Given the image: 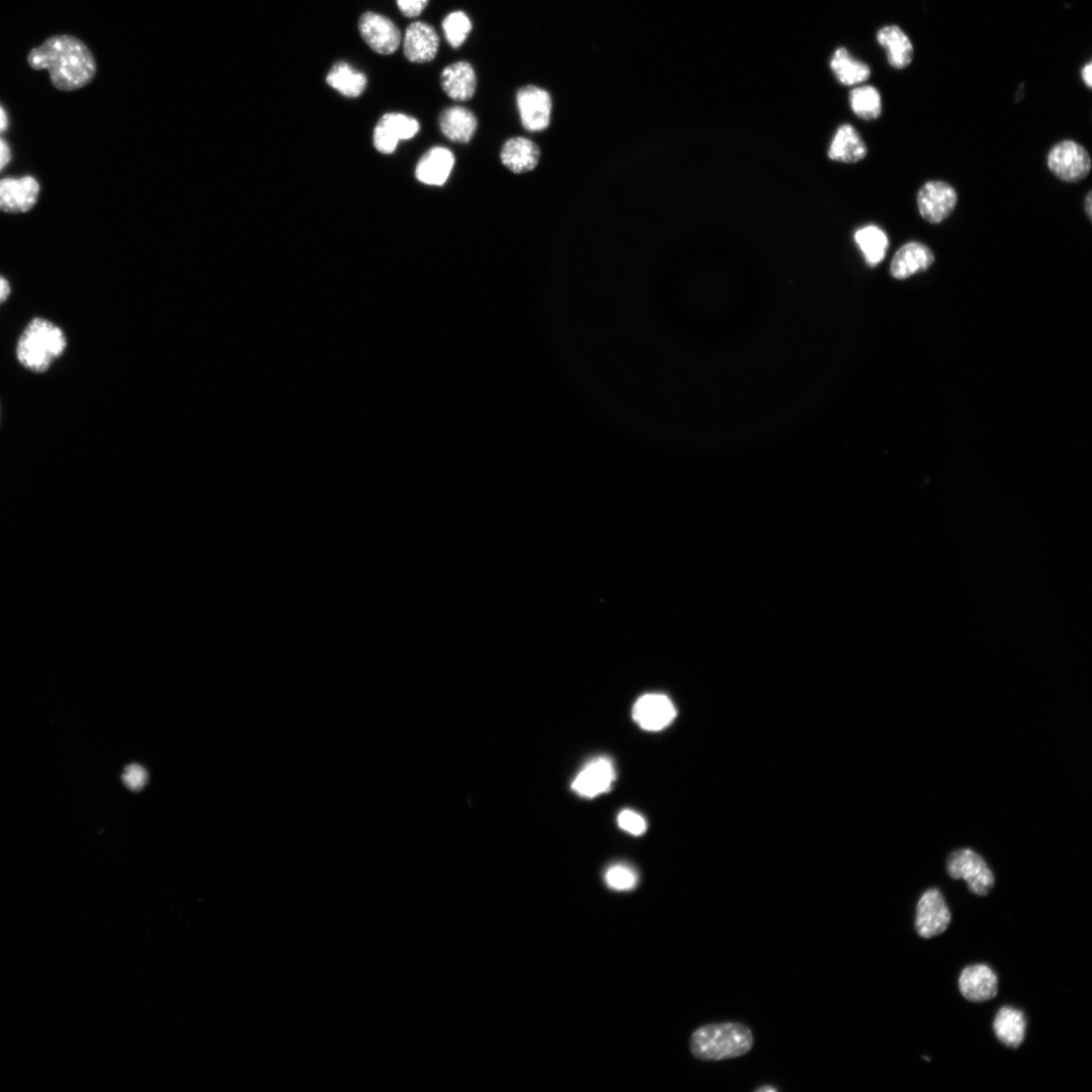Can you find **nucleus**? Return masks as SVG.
Masks as SVG:
<instances>
[{"mask_svg":"<svg viewBox=\"0 0 1092 1092\" xmlns=\"http://www.w3.org/2000/svg\"><path fill=\"white\" fill-rule=\"evenodd\" d=\"M326 82L346 98H359L367 89L368 79L364 72L351 64L338 61L328 72Z\"/></svg>","mask_w":1092,"mask_h":1092,"instance_id":"nucleus-24","label":"nucleus"},{"mask_svg":"<svg viewBox=\"0 0 1092 1092\" xmlns=\"http://www.w3.org/2000/svg\"><path fill=\"white\" fill-rule=\"evenodd\" d=\"M146 770L137 764L129 765L123 774V782L129 791L140 792L147 783Z\"/></svg>","mask_w":1092,"mask_h":1092,"instance_id":"nucleus-31","label":"nucleus"},{"mask_svg":"<svg viewBox=\"0 0 1092 1092\" xmlns=\"http://www.w3.org/2000/svg\"><path fill=\"white\" fill-rule=\"evenodd\" d=\"M429 0H397L401 13L407 18H416L426 9Z\"/></svg>","mask_w":1092,"mask_h":1092,"instance_id":"nucleus-32","label":"nucleus"},{"mask_svg":"<svg viewBox=\"0 0 1092 1092\" xmlns=\"http://www.w3.org/2000/svg\"><path fill=\"white\" fill-rule=\"evenodd\" d=\"M951 922V911L942 892L937 888L927 890L916 906L917 935L923 939L938 937L947 931Z\"/></svg>","mask_w":1092,"mask_h":1092,"instance_id":"nucleus-6","label":"nucleus"},{"mask_svg":"<svg viewBox=\"0 0 1092 1092\" xmlns=\"http://www.w3.org/2000/svg\"><path fill=\"white\" fill-rule=\"evenodd\" d=\"M851 108L855 115L865 121L877 120L882 113V101L880 92L873 86H862L852 91Z\"/></svg>","mask_w":1092,"mask_h":1092,"instance_id":"nucleus-27","label":"nucleus"},{"mask_svg":"<svg viewBox=\"0 0 1092 1092\" xmlns=\"http://www.w3.org/2000/svg\"><path fill=\"white\" fill-rule=\"evenodd\" d=\"M440 126L444 135L456 143H468L477 128V119L472 112L463 107H451L440 118Z\"/></svg>","mask_w":1092,"mask_h":1092,"instance_id":"nucleus-21","label":"nucleus"},{"mask_svg":"<svg viewBox=\"0 0 1092 1092\" xmlns=\"http://www.w3.org/2000/svg\"><path fill=\"white\" fill-rule=\"evenodd\" d=\"M445 36L453 48H460L471 31V22L463 12H454L443 22Z\"/></svg>","mask_w":1092,"mask_h":1092,"instance_id":"nucleus-28","label":"nucleus"},{"mask_svg":"<svg viewBox=\"0 0 1092 1092\" xmlns=\"http://www.w3.org/2000/svg\"><path fill=\"white\" fill-rule=\"evenodd\" d=\"M40 186L31 177L0 181V210L10 213L26 212L39 199Z\"/></svg>","mask_w":1092,"mask_h":1092,"instance_id":"nucleus-13","label":"nucleus"},{"mask_svg":"<svg viewBox=\"0 0 1092 1092\" xmlns=\"http://www.w3.org/2000/svg\"><path fill=\"white\" fill-rule=\"evenodd\" d=\"M947 872L951 879L965 881L977 896H987L995 883L993 873L984 859L970 849L952 853L947 860Z\"/></svg>","mask_w":1092,"mask_h":1092,"instance_id":"nucleus-4","label":"nucleus"},{"mask_svg":"<svg viewBox=\"0 0 1092 1092\" xmlns=\"http://www.w3.org/2000/svg\"><path fill=\"white\" fill-rule=\"evenodd\" d=\"M1048 167L1058 180L1076 184L1088 177L1091 158L1083 146L1074 141L1065 140L1051 149L1048 155Z\"/></svg>","mask_w":1092,"mask_h":1092,"instance_id":"nucleus-5","label":"nucleus"},{"mask_svg":"<svg viewBox=\"0 0 1092 1092\" xmlns=\"http://www.w3.org/2000/svg\"><path fill=\"white\" fill-rule=\"evenodd\" d=\"M958 202L956 190L945 182H929L917 194V207L924 220L940 224L954 211Z\"/></svg>","mask_w":1092,"mask_h":1092,"instance_id":"nucleus-10","label":"nucleus"},{"mask_svg":"<svg viewBox=\"0 0 1092 1092\" xmlns=\"http://www.w3.org/2000/svg\"><path fill=\"white\" fill-rule=\"evenodd\" d=\"M831 67L837 79L844 85H855L866 81L871 74L869 66L851 56L845 49H838L831 61Z\"/></svg>","mask_w":1092,"mask_h":1092,"instance_id":"nucleus-26","label":"nucleus"},{"mask_svg":"<svg viewBox=\"0 0 1092 1092\" xmlns=\"http://www.w3.org/2000/svg\"><path fill=\"white\" fill-rule=\"evenodd\" d=\"M867 153V146L858 130L846 124L838 128L827 155L834 161L856 163L863 160Z\"/></svg>","mask_w":1092,"mask_h":1092,"instance_id":"nucleus-22","label":"nucleus"},{"mask_svg":"<svg viewBox=\"0 0 1092 1092\" xmlns=\"http://www.w3.org/2000/svg\"><path fill=\"white\" fill-rule=\"evenodd\" d=\"M12 153L8 143L0 139V171H2L11 161Z\"/></svg>","mask_w":1092,"mask_h":1092,"instance_id":"nucleus-33","label":"nucleus"},{"mask_svg":"<svg viewBox=\"0 0 1092 1092\" xmlns=\"http://www.w3.org/2000/svg\"><path fill=\"white\" fill-rule=\"evenodd\" d=\"M1027 1018L1024 1012L1012 1008H1001L993 1021V1031L997 1040L1013 1050H1018L1027 1035Z\"/></svg>","mask_w":1092,"mask_h":1092,"instance_id":"nucleus-20","label":"nucleus"},{"mask_svg":"<svg viewBox=\"0 0 1092 1092\" xmlns=\"http://www.w3.org/2000/svg\"><path fill=\"white\" fill-rule=\"evenodd\" d=\"M677 711L671 699L658 693L638 698L632 710L633 720L646 731H660L676 718Z\"/></svg>","mask_w":1092,"mask_h":1092,"instance_id":"nucleus-12","label":"nucleus"},{"mask_svg":"<svg viewBox=\"0 0 1092 1092\" xmlns=\"http://www.w3.org/2000/svg\"><path fill=\"white\" fill-rule=\"evenodd\" d=\"M1081 75L1084 83L1090 89L1092 86V64L1090 62L1083 67Z\"/></svg>","mask_w":1092,"mask_h":1092,"instance_id":"nucleus-35","label":"nucleus"},{"mask_svg":"<svg viewBox=\"0 0 1092 1092\" xmlns=\"http://www.w3.org/2000/svg\"><path fill=\"white\" fill-rule=\"evenodd\" d=\"M541 155V149L534 141L515 137L504 144L501 161L513 173L522 174L535 170L540 163Z\"/></svg>","mask_w":1092,"mask_h":1092,"instance_id":"nucleus-18","label":"nucleus"},{"mask_svg":"<svg viewBox=\"0 0 1092 1092\" xmlns=\"http://www.w3.org/2000/svg\"><path fill=\"white\" fill-rule=\"evenodd\" d=\"M359 29L364 41L378 54L390 55L400 47L401 32L384 16L368 12L361 17Z\"/></svg>","mask_w":1092,"mask_h":1092,"instance_id":"nucleus-9","label":"nucleus"},{"mask_svg":"<svg viewBox=\"0 0 1092 1092\" xmlns=\"http://www.w3.org/2000/svg\"><path fill=\"white\" fill-rule=\"evenodd\" d=\"M617 780L614 761L598 757L589 762L572 783L573 792L583 798H595L613 789Z\"/></svg>","mask_w":1092,"mask_h":1092,"instance_id":"nucleus-11","label":"nucleus"},{"mask_svg":"<svg viewBox=\"0 0 1092 1092\" xmlns=\"http://www.w3.org/2000/svg\"><path fill=\"white\" fill-rule=\"evenodd\" d=\"M10 294L11 286L9 282L5 278L0 277V304L6 301Z\"/></svg>","mask_w":1092,"mask_h":1092,"instance_id":"nucleus-34","label":"nucleus"},{"mask_svg":"<svg viewBox=\"0 0 1092 1092\" xmlns=\"http://www.w3.org/2000/svg\"><path fill=\"white\" fill-rule=\"evenodd\" d=\"M9 126V119L6 111L0 107V133L5 132Z\"/></svg>","mask_w":1092,"mask_h":1092,"instance_id":"nucleus-36","label":"nucleus"},{"mask_svg":"<svg viewBox=\"0 0 1092 1092\" xmlns=\"http://www.w3.org/2000/svg\"><path fill=\"white\" fill-rule=\"evenodd\" d=\"M855 240L870 267L879 266L885 258L889 240L880 227L870 225L858 230Z\"/></svg>","mask_w":1092,"mask_h":1092,"instance_id":"nucleus-25","label":"nucleus"},{"mask_svg":"<svg viewBox=\"0 0 1092 1092\" xmlns=\"http://www.w3.org/2000/svg\"><path fill=\"white\" fill-rule=\"evenodd\" d=\"M605 882L610 889L630 891L638 883L636 872L627 865H615L605 873Z\"/></svg>","mask_w":1092,"mask_h":1092,"instance_id":"nucleus-29","label":"nucleus"},{"mask_svg":"<svg viewBox=\"0 0 1092 1092\" xmlns=\"http://www.w3.org/2000/svg\"><path fill=\"white\" fill-rule=\"evenodd\" d=\"M935 260L934 252L927 245L909 242L893 256L890 273L894 279L903 281L928 271L935 264Z\"/></svg>","mask_w":1092,"mask_h":1092,"instance_id":"nucleus-14","label":"nucleus"},{"mask_svg":"<svg viewBox=\"0 0 1092 1092\" xmlns=\"http://www.w3.org/2000/svg\"><path fill=\"white\" fill-rule=\"evenodd\" d=\"M440 48V37L435 29L426 23L411 24L405 33L404 54L412 63L432 61Z\"/></svg>","mask_w":1092,"mask_h":1092,"instance_id":"nucleus-15","label":"nucleus"},{"mask_svg":"<svg viewBox=\"0 0 1092 1092\" xmlns=\"http://www.w3.org/2000/svg\"><path fill=\"white\" fill-rule=\"evenodd\" d=\"M618 821L620 827L632 836L638 837L646 832L647 824L645 819L635 811L629 809L622 811Z\"/></svg>","mask_w":1092,"mask_h":1092,"instance_id":"nucleus-30","label":"nucleus"},{"mask_svg":"<svg viewBox=\"0 0 1092 1092\" xmlns=\"http://www.w3.org/2000/svg\"><path fill=\"white\" fill-rule=\"evenodd\" d=\"M420 130L419 122L397 113L385 114L375 127L374 145L382 154L395 152L400 141L414 138Z\"/></svg>","mask_w":1092,"mask_h":1092,"instance_id":"nucleus-8","label":"nucleus"},{"mask_svg":"<svg viewBox=\"0 0 1092 1092\" xmlns=\"http://www.w3.org/2000/svg\"><path fill=\"white\" fill-rule=\"evenodd\" d=\"M455 163V155L451 150L444 147L432 148L418 162L416 179L427 186H444L451 177Z\"/></svg>","mask_w":1092,"mask_h":1092,"instance_id":"nucleus-17","label":"nucleus"},{"mask_svg":"<svg viewBox=\"0 0 1092 1092\" xmlns=\"http://www.w3.org/2000/svg\"><path fill=\"white\" fill-rule=\"evenodd\" d=\"M441 82L444 92L454 101H469L476 90V76L467 62H457L448 66L442 73Z\"/></svg>","mask_w":1092,"mask_h":1092,"instance_id":"nucleus-19","label":"nucleus"},{"mask_svg":"<svg viewBox=\"0 0 1092 1092\" xmlns=\"http://www.w3.org/2000/svg\"><path fill=\"white\" fill-rule=\"evenodd\" d=\"M35 70L47 69L55 89L74 92L89 85L97 74L94 54L78 38L58 35L47 39L28 55Z\"/></svg>","mask_w":1092,"mask_h":1092,"instance_id":"nucleus-1","label":"nucleus"},{"mask_svg":"<svg viewBox=\"0 0 1092 1092\" xmlns=\"http://www.w3.org/2000/svg\"><path fill=\"white\" fill-rule=\"evenodd\" d=\"M959 990L971 1002H985L997 995L998 979L987 966H971L961 973Z\"/></svg>","mask_w":1092,"mask_h":1092,"instance_id":"nucleus-16","label":"nucleus"},{"mask_svg":"<svg viewBox=\"0 0 1092 1092\" xmlns=\"http://www.w3.org/2000/svg\"><path fill=\"white\" fill-rule=\"evenodd\" d=\"M878 41L886 50L890 66L896 69L906 68L912 62L914 50L907 35L897 26L882 28Z\"/></svg>","mask_w":1092,"mask_h":1092,"instance_id":"nucleus-23","label":"nucleus"},{"mask_svg":"<svg viewBox=\"0 0 1092 1092\" xmlns=\"http://www.w3.org/2000/svg\"><path fill=\"white\" fill-rule=\"evenodd\" d=\"M516 101L524 128L530 132H542L548 127L552 102L546 91L535 85L522 87L517 93Z\"/></svg>","mask_w":1092,"mask_h":1092,"instance_id":"nucleus-7","label":"nucleus"},{"mask_svg":"<svg viewBox=\"0 0 1092 1092\" xmlns=\"http://www.w3.org/2000/svg\"><path fill=\"white\" fill-rule=\"evenodd\" d=\"M755 1046L750 1027L737 1022L714 1023L694 1031L690 1039L692 1055L704 1062H719L746 1056Z\"/></svg>","mask_w":1092,"mask_h":1092,"instance_id":"nucleus-2","label":"nucleus"},{"mask_svg":"<svg viewBox=\"0 0 1092 1092\" xmlns=\"http://www.w3.org/2000/svg\"><path fill=\"white\" fill-rule=\"evenodd\" d=\"M64 332L49 320L35 318L21 335L17 357L21 365L34 373H45L65 352Z\"/></svg>","mask_w":1092,"mask_h":1092,"instance_id":"nucleus-3","label":"nucleus"},{"mask_svg":"<svg viewBox=\"0 0 1092 1092\" xmlns=\"http://www.w3.org/2000/svg\"><path fill=\"white\" fill-rule=\"evenodd\" d=\"M1085 211H1086V213L1089 217V220H1091V217H1092V194H1091V192L1088 193V195L1085 199Z\"/></svg>","mask_w":1092,"mask_h":1092,"instance_id":"nucleus-37","label":"nucleus"}]
</instances>
